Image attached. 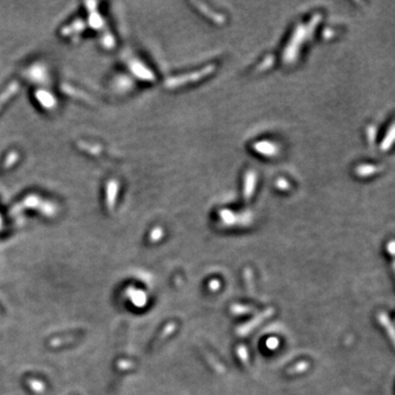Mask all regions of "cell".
<instances>
[{"mask_svg": "<svg viewBox=\"0 0 395 395\" xmlns=\"http://www.w3.org/2000/svg\"><path fill=\"white\" fill-rule=\"evenodd\" d=\"M272 312H274L272 310H268V311H267V313H262V314H260V315H259L257 318H256V320H254V321H251V322H249V323L246 325V326L241 327V328L239 329V331H240V335H245V332L251 331V330H252L254 327L257 326V324H258L259 322H261V321H265L266 318L268 317V315L271 314Z\"/></svg>", "mask_w": 395, "mask_h": 395, "instance_id": "cell-1", "label": "cell"}, {"mask_svg": "<svg viewBox=\"0 0 395 395\" xmlns=\"http://www.w3.org/2000/svg\"><path fill=\"white\" fill-rule=\"evenodd\" d=\"M378 320H379L380 324L385 328L386 331L389 330L391 343H394V328H393V325H392V322L390 321L389 316H387L385 313H381L378 316Z\"/></svg>", "mask_w": 395, "mask_h": 395, "instance_id": "cell-2", "label": "cell"}]
</instances>
